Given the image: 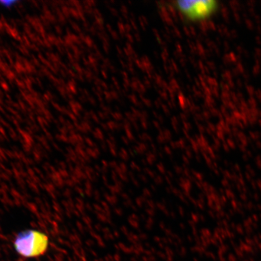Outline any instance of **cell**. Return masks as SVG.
Masks as SVG:
<instances>
[{"label":"cell","instance_id":"7a4b0ae2","mask_svg":"<svg viewBox=\"0 0 261 261\" xmlns=\"http://www.w3.org/2000/svg\"><path fill=\"white\" fill-rule=\"evenodd\" d=\"M176 9L189 21L200 22L217 11L218 3L212 0H181L174 2Z\"/></svg>","mask_w":261,"mask_h":261},{"label":"cell","instance_id":"6da1fadb","mask_svg":"<svg viewBox=\"0 0 261 261\" xmlns=\"http://www.w3.org/2000/svg\"><path fill=\"white\" fill-rule=\"evenodd\" d=\"M49 245L46 234L37 230H25L16 236L14 249L19 255L26 258H35L47 252Z\"/></svg>","mask_w":261,"mask_h":261}]
</instances>
